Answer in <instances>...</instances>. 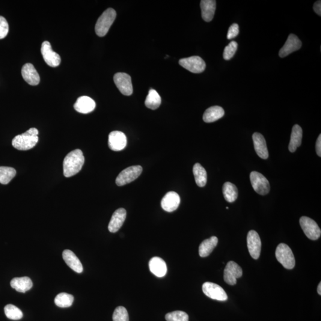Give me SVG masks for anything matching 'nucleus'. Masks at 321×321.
Wrapping results in <instances>:
<instances>
[{
	"instance_id": "nucleus-1",
	"label": "nucleus",
	"mask_w": 321,
	"mask_h": 321,
	"mask_svg": "<svg viewBox=\"0 0 321 321\" xmlns=\"http://www.w3.org/2000/svg\"><path fill=\"white\" fill-rule=\"evenodd\" d=\"M85 162L82 151L75 150L70 152L65 157L63 161V173L65 177H70L81 170Z\"/></svg>"
},
{
	"instance_id": "nucleus-2",
	"label": "nucleus",
	"mask_w": 321,
	"mask_h": 321,
	"mask_svg": "<svg viewBox=\"0 0 321 321\" xmlns=\"http://www.w3.org/2000/svg\"><path fill=\"white\" fill-rule=\"evenodd\" d=\"M38 130L36 128H31L25 133L15 136L12 141V145L20 151L31 150L38 142Z\"/></svg>"
},
{
	"instance_id": "nucleus-3",
	"label": "nucleus",
	"mask_w": 321,
	"mask_h": 321,
	"mask_svg": "<svg viewBox=\"0 0 321 321\" xmlns=\"http://www.w3.org/2000/svg\"><path fill=\"white\" fill-rule=\"evenodd\" d=\"M116 11L114 9H107L98 19L95 25V32L98 36L103 37L108 33L110 27L114 23L116 18Z\"/></svg>"
},
{
	"instance_id": "nucleus-4",
	"label": "nucleus",
	"mask_w": 321,
	"mask_h": 321,
	"mask_svg": "<svg viewBox=\"0 0 321 321\" xmlns=\"http://www.w3.org/2000/svg\"><path fill=\"white\" fill-rule=\"evenodd\" d=\"M275 256L276 260L285 268L291 269L295 266V258L293 253L286 244H279L276 249Z\"/></svg>"
},
{
	"instance_id": "nucleus-5",
	"label": "nucleus",
	"mask_w": 321,
	"mask_h": 321,
	"mask_svg": "<svg viewBox=\"0 0 321 321\" xmlns=\"http://www.w3.org/2000/svg\"><path fill=\"white\" fill-rule=\"evenodd\" d=\"M143 169L141 165L129 166L122 171L116 178L115 183L118 186L126 185L135 180L141 174Z\"/></svg>"
},
{
	"instance_id": "nucleus-6",
	"label": "nucleus",
	"mask_w": 321,
	"mask_h": 321,
	"mask_svg": "<svg viewBox=\"0 0 321 321\" xmlns=\"http://www.w3.org/2000/svg\"><path fill=\"white\" fill-rule=\"evenodd\" d=\"M250 180L255 191L261 195H266L270 191L268 180L263 174L257 171H252L250 174Z\"/></svg>"
},
{
	"instance_id": "nucleus-7",
	"label": "nucleus",
	"mask_w": 321,
	"mask_h": 321,
	"mask_svg": "<svg viewBox=\"0 0 321 321\" xmlns=\"http://www.w3.org/2000/svg\"><path fill=\"white\" fill-rule=\"evenodd\" d=\"M300 224L306 236L309 239L316 240L321 236V230L317 223L308 216H302Z\"/></svg>"
},
{
	"instance_id": "nucleus-8",
	"label": "nucleus",
	"mask_w": 321,
	"mask_h": 321,
	"mask_svg": "<svg viewBox=\"0 0 321 321\" xmlns=\"http://www.w3.org/2000/svg\"><path fill=\"white\" fill-rule=\"evenodd\" d=\"M179 64L181 66L193 73H202L206 68V64L204 59L199 56L181 59Z\"/></svg>"
},
{
	"instance_id": "nucleus-9",
	"label": "nucleus",
	"mask_w": 321,
	"mask_h": 321,
	"mask_svg": "<svg viewBox=\"0 0 321 321\" xmlns=\"http://www.w3.org/2000/svg\"><path fill=\"white\" fill-rule=\"evenodd\" d=\"M202 291L205 295L214 300L225 301L228 299L227 294L224 290L219 285L213 282H205L202 285Z\"/></svg>"
},
{
	"instance_id": "nucleus-10",
	"label": "nucleus",
	"mask_w": 321,
	"mask_h": 321,
	"mask_svg": "<svg viewBox=\"0 0 321 321\" xmlns=\"http://www.w3.org/2000/svg\"><path fill=\"white\" fill-rule=\"evenodd\" d=\"M114 81L122 94L130 96L133 94L132 79L129 74L124 73H116L114 76Z\"/></svg>"
},
{
	"instance_id": "nucleus-11",
	"label": "nucleus",
	"mask_w": 321,
	"mask_h": 321,
	"mask_svg": "<svg viewBox=\"0 0 321 321\" xmlns=\"http://www.w3.org/2000/svg\"><path fill=\"white\" fill-rule=\"evenodd\" d=\"M242 275L243 270L239 265L234 261L228 262L224 272V279L226 283L231 285L236 284L237 279Z\"/></svg>"
},
{
	"instance_id": "nucleus-12",
	"label": "nucleus",
	"mask_w": 321,
	"mask_h": 321,
	"mask_svg": "<svg viewBox=\"0 0 321 321\" xmlns=\"http://www.w3.org/2000/svg\"><path fill=\"white\" fill-rule=\"evenodd\" d=\"M41 51L45 62L50 67H56L60 64V56L54 52L49 42L44 41L42 44Z\"/></svg>"
},
{
	"instance_id": "nucleus-13",
	"label": "nucleus",
	"mask_w": 321,
	"mask_h": 321,
	"mask_svg": "<svg viewBox=\"0 0 321 321\" xmlns=\"http://www.w3.org/2000/svg\"><path fill=\"white\" fill-rule=\"evenodd\" d=\"M247 245L250 255L252 258L258 260L261 251V240L257 231L251 230L247 236Z\"/></svg>"
},
{
	"instance_id": "nucleus-14",
	"label": "nucleus",
	"mask_w": 321,
	"mask_h": 321,
	"mask_svg": "<svg viewBox=\"0 0 321 321\" xmlns=\"http://www.w3.org/2000/svg\"><path fill=\"white\" fill-rule=\"evenodd\" d=\"M127 145L126 136L120 131H113L108 136V146L112 151H120Z\"/></svg>"
},
{
	"instance_id": "nucleus-15",
	"label": "nucleus",
	"mask_w": 321,
	"mask_h": 321,
	"mask_svg": "<svg viewBox=\"0 0 321 321\" xmlns=\"http://www.w3.org/2000/svg\"><path fill=\"white\" fill-rule=\"evenodd\" d=\"M301 47L302 42L300 41L299 38L295 35L290 34L288 36L284 46L279 50V55L281 58L285 57L291 53L299 50Z\"/></svg>"
},
{
	"instance_id": "nucleus-16",
	"label": "nucleus",
	"mask_w": 321,
	"mask_h": 321,
	"mask_svg": "<svg viewBox=\"0 0 321 321\" xmlns=\"http://www.w3.org/2000/svg\"><path fill=\"white\" fill-rule=\"evenodd\" d=\"M180 203V198L178 193L169 192L163 196L160 205L162 209L166 212L171 213L176 210Z\"/></svg>"
},
{
	"instance_id": "nucleus-17",
	"label": "nucleus",
	"mask_w": 321,
	"mask_h": 321,
	"mask_svg": "<svg viewBox=\"0 0 321 321\" xmlns=\"http://www.w3.org/2000/svg\"><path fill=\"white\" fill-rule=\"evenodd\" d=\"M126 218V211L124 208H119L112 214L108 224V230L111 233H116L120 230Z\"/></svg>"
},
{
	"instance_id": "nucleus-18",
	"label": "nucleus",
	"mask_w": 321,
	"mask_h": 321,
	"mask_svg": "<svg viewBox=\"0 0 321 321\" xmlns=\"http://www.w3.org/2000/svg\"><path fill=\"white\" fill-rule=\"evenodd\" d=\"M254 148L258 156L262 159L267 160L268 158V151L267 147L266 139L260 133H255L252 136Z\"/></svg>"
},
{
	"instance_id": "nucleus-19",
	"label": "nucleus",
	"mask_w": 321,
	"mask_h": 321,
	"mask_svg": "<svg viewBox=\"0 0 321 321\" xmlns=\"http://www.w3.org/2000/svg\"><path fill=\"white\" fill-rule=\"evenodd\" d=\"M22 75L24 80L28 84L38 85L40 82V77L34 65L31 63H26L23 65L22 69Z\"/></svg>"
},
{
	"instance_id": "nucleus-20",
	"label": "nucleus",
	"mask_w": 321,
	"mask_h": 321,
	"mask_svg": "<svg viewBox=\"0 0 321 321\" xmlns=\"http://www.w3.org/2000/svg\"><path fill=\"white\" fill-rule=\"evenodd\" d=\"M96 107V104L91 98L87 96L80 97L74 104V108L77 112L82 114H88L93 111Z\"/></svg>"
},
{
	"instance_id": "nucleus-21",
	"label": "nucleus",
	"mask_w": 321,
	"mask_h": 321,
	"mask_svg": "<svg viewBox=\"0 0 321 321\" xmlns=\"http://www.w3.org/2000/svg\"><path fill=\"white\" fill-rule=\"evenodd\" d=\"M62 258L67 266L77 273L83 272V266L79 258L70 250H65L62 252Z\"/></svg>"
},
{
	"instance_id": "nucleus-22",
	"label": "nucleus",
	"mask_w": 321,
	"mask_h": 321,
	"mask_svg": "<svg viewBox=\"0 0 321 321\" xmlns=\"http://www.w3.org/2000/svg\"><path fill=\"white\" fill-rule=\"evenodd\" d=\"M149 267L151 272L158 277H163L167 272L165 262L159 257L152 258L149 263Z\"/></svg>"
},
{
	"instance_id": "nucleus-23",
	"label": "nucleus",
	"mask_w": 321,
	"mask_h": 321,
	"mask_svg": "<svg viewBox=\"0 0 321 321\" xmlns=\"http://www.w3.org/2000/svg\"><path fill=\"white\" fill-rule=\"evenodd\" d=\"M202 17L205 22H210L213 19L216 9L215 0H202L201 1Z\"/></svg>"
},
{
	"instance_id": "nucleus-24",
	"label": "nucleus",
	"mask_w": 321,
	"mask_h": 321,
	"mask_svg": "<svg viewBox=\"0 0 321 321\" xmlns=\"http://www.w3.org/2000/svg\"><path fill=\"white\" fill-rule=\"evenodd\" d=\"M11 287L18 292L25 293L31 289L33 282L28 276L14 278L10 282Z\"/></svg>"
},
{
	"instance_id": "nucleus-25",
	"label": "nucleus",
	"mask_w": 321,
	"mask_h": 321,
	"mask_svg": "<svg viewBox=\"0 0 321 321\" xmlns=\"http://www.w3.org/2000/svg\"><path fill=\"white\" fill-rule=\"evenodd\" d=\"M224 109L219 106H213L210 107L205 111L203 115V120L205 123H213L218 120L224 115Z\"/></svg>"
},
{
	"instance_id": "nucleus-26",
	"label": "nucleus",
	"mask_w": 321,
	"mask_h": 321,
	"mask_svg": "<svg viewBox=\"0 0 321 321\" xmlns=\"http://www.w3.org/2000/svg\"><path fill=\"white\" fill-rule=\"evenodd\" d=\"M302 136L303 131L301 127L297 124L294 125L291 134L290 144L288 145V150L291 153H294L297 148L301 145Z\"/></svg>"
},
{
	"instance_id": "nucleus-27",
	"label": "nucleus",
	"mask_w": 321,
	"mask_h": 321,
	"mask_svg": "<svg viewBox=\"0 0 321 321\" xmlns=\"http://www.w3.org/2000/svg\"><path fill=\"white\" fill-rule=\"evenodd\" d=\"M218 242V238L215 236L211 237L210 239L203 241L199 248V254L200 257L205 258L209 256L215 248Z\"/></svg>"
},
{
	"instance_id": "nucleus-28",
	"label": "nucleus",
	"mask_w": 321,
	"mask_h": 321,
	"mask_svg": "<svg viewBox=\"0 0 321 321\" xmlns=\"http://www.w3.org/2000/svg\"><path fill=\"white\" fill-rule=\"evenodd\" d=\"M193 172L196 184L199 187H204L207 181V173L205 169L200 163H196L193 166Z\"/></svg>"
},
{
	"instance_id": "nucleus-29",
	"label": "nucleus",
	"mask_w": 321,
	"mask_h": 321,
	"mask_svg": "<svg viewBox=\"0 0 321 321\" xmlns=\"http://www.w3.org/2000/svg\"><path fill=\"white\" fill-rule=\"evenodd\" d=\"M145 104L148 108L156 109L161 104V98L156 90L151 89L146 98Z\"/></svg>"
},
{
	"instance_id": "nucleus-30",
	"label": "nucleus",
	"mask_w": 321,
	"mask_h": 321,
	"mask_svg": "<svg viewBox=\"0 0 321 321\" xmlns=\"http://www.w3.org/2000/svg\"><path fill=\"white\" fill-rule=\"evenodd\" d=\"M223 195L226 201L230 203L236 200L238 197V190L234 184L226 182L222 187Z\"/></svg>"
},
{
	"instance_id": "nucleus-31",
	"label": "nucleus",
	"mask_w": 321,
	"mask_h": 321,
	"mask_svg": "<svg viewBox=\"0 0 321 321\" xmlns=\"http://www.w3.org/2000/svg\"><path fill=\"white\" fill-rule=\"evenodd\" d=\"M74 302V297L70 294L61 293L58 294L54 299L55 304L61 308L70 307Z\"/></svg>"
},
{
	"instance_id": "nucleus-32",
	"label": "nucleus",
	"mask_w": 321,
	"mask_h": 321,
	"mask_svg": "<svg viewBox=\"0 0 321 321\" xmlns=\"http://www.w3.org/2000/svg\"><path fill=\"white\" fill-rule=\"evenodd\" d=\"M16 175V171L9 166H0V183L7 184Z\"/></svg>"
},
{
	"instance_id": "nucleus-33",
	"label": "nucleus",
	"mask_w": 321,
	"mask_h": 321,
	"mask_svg": "<svg viewBox=\"0 0 321 321\" xmlns=\"http://www.w3.org/2000/svg\"><path fill=\"white\" fill-rule=\"evenodd\" d=\"M4 312L5 316L10 320H19L23 318L22 312L13 305L9 304L5 306Z\"/></svg>"
},
{
	"instance_id": "nucleus-34",
	"label": "nucleus",
	"mask_w": 321,
	"mask_h": 321,
	"mask_svg": "<svg viewBox=\"0 0 321 321\" xmlns=\"http://www.w3.org/2000/svg\"><path fill=\"white\" fill-rule=\"evenodd\" d=\"M166 321H189V316L186 312L177 311L165 315Z\"/></svg>"
},
{
	"instance_id": "nucleus-35",
	"label": "nucleus",
	"mask_w": 321,
	"mask_h": 321,
	"mask_svg": "<svg viewBox=\"0 0 321 321\" xmlns=\"http://www.w3.org/2000/svg\"><path fill=\"white\" fill-rule=\"evenodd\" d=\"M113 321H129V314L123 306H118L115 309L112 315Z\"/></svg>"
},
{
	"instance_id": "nucleus-36",
	"label": "nucleus",
	"mask_w": 321,
	"mask_h": 321,
	"mask_svg": "<svg viewBox=\"0 0 321 321\" xmlns=\"http://www.w3.org/2000/svg\"><path fill=\"white\" fill-rule=\"evenodd\" d=\"M238 44L236 42L231 41L227 47H225L224 53H223V58L225 60H229L234 55L237 50Z\"/></svg>"
},
{
	"instance_id": "nucleus-37",
	"label": "nucleus",
	"mask_w": 321,
	"mask_h": 321,
	"mask_svg": "<svg viewBox=\"0 0 321 321\" xmlns=\"http://www.w3.org/2000/svg\"><path fill=\"white\" fill-rule=\"evenodd\" d=\"M8 24L4 17L0 16V40L4 38L8 33Z\"/></svg>"
},
{
	"instance_id": "nucleus-38",
	"label": "nucleus",
	"mask_w": 321,
	"mask_h": 321,
	"mask_svg": "<svg viewBox=\"0 0 321 321\" xmlns=\"http://www.w3.org/2000/svg\"><path fill=\"white\" fill-rule=\"evenodd\" d=\"M239 34V26L237 23H233L229 28L227 34L228 40L236 37Z\"/></svg>"
},
{
	"instance_id": "nucleus-39",
	"label": "nucleus",
	"mask_w": 321,
	"mask_h": 321,
	"mask_svg": "<svg viewBox=\"0 0 321 321\" xmlns=\"http://www.w3.org/2000/svg\"><path fill=\"white\" fill-rule=\"evenodd\" d=\"M316 151L318 156L321 157V134L319 135V136H318L316 142Z\"/></svg>"
},
{
	"instance_id": "nucleus-40",
	"label": "nucleus",
	"mask_w": 321,
	"mask_h": 321,
	"mask_svg": "<svg viewBox=\"0 0 321 321\" xmlns=\"http://www.w3.org/2000/svg\"><path fill=\"white\" fill-rule=\"evenodd\" d=\"M314 10L315 13L321 16V1H318L314 5Z\"/></svg>"
},
{
	"instance_id": "nucleus-41",
	"label": "nucleus",
	"mask_w": 321,
	"mask_h": 321,
	"mask_svg": "<svg viewBox=\"0 0 321 321\" xmlns=\"http://www.w3.org/2000/svg\"><path fill=\"white\" fill-rule=\"evenodd\" d=\"M317 291H318V293L321 296V282L319 284V285H318Z\"/></svg>"
}]
</instances>
